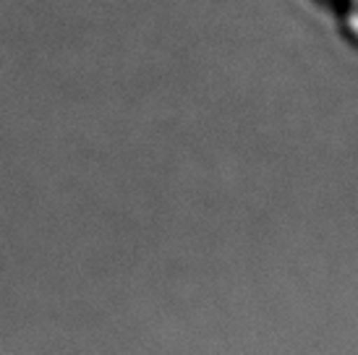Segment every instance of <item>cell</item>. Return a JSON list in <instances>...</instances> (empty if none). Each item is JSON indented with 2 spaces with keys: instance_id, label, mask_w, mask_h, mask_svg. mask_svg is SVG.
I'll return each mask as SVG.
<instances>
[{
  "instance_id": "obj_1",
  "label": "cell",
  "mask_w": 358,
  "mask_h": 355,
  "mask_svg": "<svg viewBox=\"0 0 358 355\" xmlns=\"http://www.w3.org/2000/svg\"><path fill=\"white\" fill-rule=\"evenodd\" d=\"M340 29L345 40L358 48V0H343L340 3Z\"/></svg>"
},
{
  "instance_id": "obj_2",
  "label": "cell",
  "mask_w": 358,
  "mask_h": 355,
  "mask_svg": "<svg viewBox=\"0 0 358 355\" xmlns=\"http://www.w3.org/2000/svg\"><path fill=\"white\" fill-rule=\"evenodd\" d=\"M338 3H343V0H338Z\"/></svg>"
}]
</instances>
